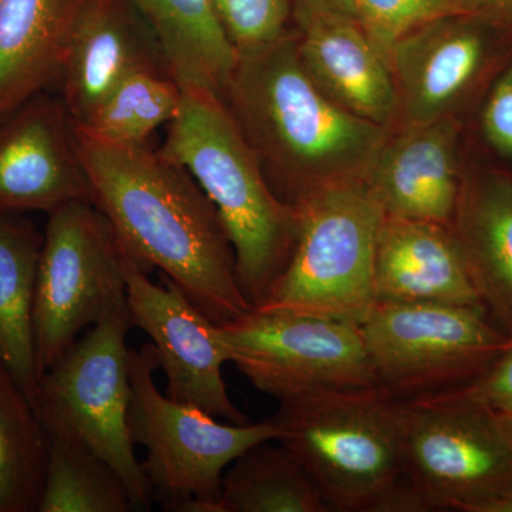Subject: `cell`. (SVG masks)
<instances>
[{
  "label": "cell",
  "mask_w": 512,
  "mask_h": 512,
  "mask_svg": "<svg viewBox=\"0 0 512 512\" xmlns=\"http://www.w3.org/2000/svg\"><path fill=\"white\" fill-rule=\"evenodd\" d=\"M92 202L141 271L158 269L215 325L254 309L210 198L187 170L148 143L107 144L74 126Z\"/></svg>",
  "instance_id": "obj_1"
},
{
  "label": "cell",
  "mask_w": 512,
  "mask_h": 512,
  "mask_svg": "<svg viewBox=\"0 0 512 512\" xmlns=\"http://www.w3.org/2000/svg\"><path fill=\"white\" fill-rule=\"evenodd\" d=\"M224 101L276 197L291 207L320 188L363 180L392 133L316 86L292 30L237 56Z\"/></svg>",
  "instance_id": "obj_2"
},
{
  "label": "cell",
  "mask_w": 512,
  "mask_h": 512,
  "mask_svg": "<svg viewBox=\"0 0 512 512\" xmlns=\"http://www.w3.org/2000/svg\"><path fill=\"white\" fill-rule=\"evenodd\" d=\"M161 153L183 165L205 192L235 255L239 288L254 308L285 271L298 238L295 208L276 197L227 104L202 87H183Z\"/></svg>",
  "instance_id": "obj_3"
},
{
  "label": "cell",
  "mask_w": 512,
  "mask_h": 512,
  "mask_svg": "<svg viewBox=\"0 0 512 512\" xmlns=\"http://www.w3.org/2000/svg\"><path fill=\"white\" fill-rule=\"evenodd\" d=\"M272 420L330 511L377 512L404 478L403 402L383 387L279 402Z\"/></svg>",
  "instance_id": "obj_4"
},
{
  "label": "cell",
  "mask_w": 512,
  "mask_h": 512,
  "mask_svg": "<svg viewBox=\"0 0 512 512\" xmlns=\"http://www.w3.org/2000/svg\"><path fill=\"white\" fill-rule=\"evenodd\" d=\"M298 238L261 311L360 325L375 305V251L384 212L365 181L328 185L295 207Z\"/></svg>",
  "instance_id": "obj_5"
},
{
  "label": "cell",
  "mask_w": 512,
  "mask_h": 512,
  "mask_svg": "<svg viewBox=\"0 0 512 512\" xmlns=\"http://www.w3.org/2000/svg\"><path fill=\"white\" fill-rule=\"evenodd\" d=\"M131 328L126 296L39 377L35 409L47 433L69 437L104 458L123 478L136 511H150L153 488L127 423Z\"/></svg>",
  "instance_id": "obj_6"
},
{
  "label": "cell",
  "mask_w": 512,
  "mask_h": 512,
  "mask_svg": "<svg viewBox=\"0 0 512 512\" xmlns=\"http://www.w3.org/2000/svg\"><path fill=\"white\" fill-rule=\"evenodd\" d=\"M153 345L130 350L128 431L134 446L147 448L141 463L164 511L215 512L229 464L262 441H276L274 420L224 424L200 409L160 393Z\"/></svg>",
  "instance_id": "obj_7"
},
{
  "label": "cell",
  "mask_w": 512,
  "mask_h": 512,
  "mask_svg": "<svg viewBox=\"0 0 512 512\" xmlns=\"http://www.w3.org/2000/svg\"><path fill=\"white\" fill-rule=\"evenodd\" d=\"M404 480L427 511L480 512L512 493V419L461 390L402 400Z\"/></svg>",
  "instance_id": "obj_8"
},
{
  "label": "cell",
  "mask_w": 512,
  "mask_h": 512,
  "mask_svg": "<svg viewBox=\"0 0 512 512\" xmlns=\"http://www.w3.org/2000/svg\"><path fill=\"white\" fill-rule=\"evenodd\" d=\"M359 328L377 386L400 400L466 386L512 343L485 309L444 303H375Z\"/></svg>",
  "instance_id": "obj_9"
},
{
  "label": "cell",
  "mask_w": 512,
  "mask_h": 512,
  "mask_svg": "<svg viewBox=\"0 0 512 512\" xmlns=\"http://www.w3.org/2000/svg\"><path fill=\"white\" fill-rule=\"evenodd\" d=\"M47 215L33 306L37 380L127 296L124 251L103 212L72 201Z\"/></svg>",
  "instance_id": "obj_10"
},
{
  "label": "cell",
  "mask_w": 512,
  "mask_h": 512,
  "mask_svg": "<svg viewBox=\"0 0 512 512\" xmlns=\"http://www.w3.org/2000/svg\"><path fill=\"white\" fill-rule=\"evenodd\" d=\"M217 326L229 362L278 402L377 386L359 325L254 308Z\"/></svg>",
  "instance_id": "obj_11"
},
{
  "label": "cell",
  "mask_w": 512,
  "mask_h": 512,
  "mask_svg": "<svg viewBox=\"0 0 512 512\" xmlns=\"http://www.w3.org/2000/svg\"><path fill=\"white\" fill-rule=\"evenodd\" d=\"M128 309L151 338L170 399L234 424L251 423L229 399L222 366L229 362L218 326L198 311L167 276L154 284L124 252Z\"/></svg>",
  "instance_id": "obj_12"
},
{
  "label": "cell",
  "mask_w": 512,
  "mask_h": 512,
  "mask_svg": "<svg viewBox=\"0 0 512 512\" xmlns=\"http://www.w3.org/2000/svg\"><path fill=\"white\" fill-rule=\"evenodd\" d=\"M511 39L473 13L433 20L402 37L387 59L399 99V127L454 117Z\"/></svg>",
  "instance_id": "obj_13"
},
{
  "label": "cell",
  "mask_w": 512,
  "mask_h": 512,
  "mask_svg": "<svg viewBox=\"0 0 512 512\" xmlns=\"http://www.w3.org/2000/svg\"><path fill=\"white\" fill-rule=\"evenodd\" d=\"M90 201L89 180L62 97H33L0 120V215Z\"/></svg>",
  "instance_id": "obj_14"
},
{
  "label": "cell",
  "mask_w": 512,
  "mask_h": 512,
  "mask_svg": "<svg viewBox=\"0 0 512 512\" xmlns=\"http://www.w3.org/2000/svg\"><path fill=\"white\" fill-rule=\"evenodd\" d=\"M143 67L170 70L156 32L136 6L83 0L57 79L73 123L86 120L123 77Z\"/></svg>",
  "instance_id": "obj_15"
},
{
  "label": "cell",
  "mask_w": 512,
  "mask_h": 512,
  "mask_svg": "<svg viewBox=\"0 0 512 512\" xmlns=\"http://www.w3.org/2000/svg\"><path fill=\"white\" fill-rule=\"evenodd\" d=\"M463 175L460 126L447 117L392 131L363 181L387 217L450 227Z\"/></svg>",
  "instance_id": "obj_16"
},
{
  "label": "cell",
  "mask_w": 512,
  "mask_h": 512,
  "mask_svg": "<svg viewBox=\"0 0 512 512\" xmlns=\"http://www.w3.org/2000/svg\"><path fill=\"white\" fill-rule=\"evenodd\" d=\"M306 72L330 100L349 113L392 131L399 99L389 64L356 18L343 13L293 16Z\"/></svg>",
  "instance_id": "obj_17"
},
{
  "label": "cell",
  "mask_w": 512,
  "mask_h": 512,
  "mask_svg": "<svg viewBox=\"0 0 512 512\" xmlns=\"http://www.w3.org/2000/svg\"><path fill=\"white\" fill-rule=\"evenodd\" d=\"M375 301L485 309L450 227L384 215L377 235Z\"/></svg>",
  "instance_id": "obj_18"
},
{
  "label": "cell",
  "mask_w": 512,
  "mask_h": 512,
  "mask_svg": "<svg viewBox=\"0 0 512 512\" xmlns=\"http://www.w3.org/2000/svg\"><path fill=\"white\" fill-rule=\"evenodd\" d=\"M450 228L485 311L512 339V175L464 173Z\"/></svg>",
  "instance_id": "obj_19"
},
{
  "label": "cell",
  "mask_w": 512,
  "mask_h": 512,
  "mask_svg": "<svg viewBox=\"0 0 512 512\" xmlns=\"http://www.w3.org/2000/svg\"><path fill=\"white\" fill-rule=\"evenodd\" d=\"M83 0H0V120L59 79Z\"/></svg>",
  "instance_id": "obj_20"
},
{
  "label": "cell",
  "mask_w": 512,
  "mask_h": 512,
  "mask_svg": "<svg viewBox=\"0 0 512 512\" xmlns=\"http://www.w3.org/2000/svg\"><path fill=\"white\" fill-rule=\"evenodd\" d=\"M43 234L22 214L0 215V357L35 406L33 306Z\"/></svg>",
  "instance_id": "obj_21"
},
{
  "label": "cell",
  "mask_w": 512,
  "mask_h": 512,
  "mask_svg": "<svg viewBox=\"0 0 512 512\" xmlns=\"http://www.w3.org/2000/svg\"><path fill=\"white\" fill-rule=\"evenodd\" d=\"M160 40L181 87H202L224 100L237 53L215 18L211 0H130Z\"/></svg>",
  "instance_id": "obj_22"
},
{
  "label": "cell",
  "mask_w": 512,
  "mask_h": 512,
  "mask_svg": "<svg viewBox=\"0 0 512 512\" xmlns=\"http://www.w3.org/2000/svg\"><path fill=\"white\" fill-rule=\"evenodd\" d=\"M271 441L248 448L229 464L215 512H329L298 458Z\"/></svg>",
  "instance_id": "obj_23"
},
{
  "label": "cell",
  "mask_w": 512,
  "mask_h": 512,
  "mask_svg": "<svg viewBox=\"0 0 512 512\" xmlns=\"http://www.w3.org/2000/svg\"><path fill=\"white\" fill-rule=\"evenodd\" d=\"M49 436L28 394L0 357V512H37Z\"/></svg>",
  "instance_id": "obj_24"
},
{
  "label": "cell",
  "mask_w": 512,
  "mask_h": 512,
  "mask_svg": "<svg viewBox=\"0 0 512 512\" xmlns=\"http://www.w3.org/2000/svg\"><path fill=\"white\" fill-rule=\"evenodd\" d=\"M183 87L164 67H143L120 80L82 123L87 136L107 144H143L180 109Z\"/></svg>",
  "instance_id": "obj_25"
},
{
  "label": "cell",
  "mask_w": 512,
  "mask_h": 512,
  "mask_svg": "<svg viewBox=\"0 0 512 512\" xmlns=\"http://www.w3.org/2000/svg\"><path fill=\"white\" fill-rule=\"evenodd\" d=\"M49 436L45 487L37 512H128L136 510L120 474L83 444Z\"/></svg>",
  "instance_id": "obj_26"
},
{
  "label": "cell",
  "mask_w": 512,
  "mask_h": 512,
  "mask_svg": "<svg viewBox=\"0 0 512 512\" xmlns=\"http://www.w3.org/2000/svg\"><path fill=\"white\" fill-rule=\"evenodd\" d=\"M355 16L384 60L393 46L413 30L461 13H471L463 0H353Z\"/></svg>",
  "instance_id": "obj_27"
},
{
  "label": "cell",
  "mask_w": 512,
  "mask_h": 512,
  "mask_svg": "<svg viewBox=\"0 0 512 512\" xmlns=\"http://www.w3.org/2000/svg\"><path fill=\"white\" fill-rule=\"evenodd\" d=\"M211 5L237 56L272 45L291 32L292 0H211Z\"/></svg>",
  "instance_id": "obj_28"
},
{
  "label": "cell",
  "mask_w": 512,
  "mask_h": 512,
  "mask_svg": "<svg viewBox=\"0 0 512 512\" xmlns=\"http://www.w3.org/2000/svg\"><path fill=\"white\" fill-rule=\"evenodd\" d=\"M481 127L487 143L512 163V60L495 79L485 101Z\"/></svg>",
  "instance_id": "obj_29"
},
{
  "label": "cell",
  "mask_w": 512,
  "mask_h": 512,
  "mask_svg": "<svg viewBox=\"0 0 512 512\" xmlns=\"http://www.w3.org/2000/svg\"><path fill=\"white\" fill-rule=\"evenodd\" d=\"M458 390L512 419V343L483 375Z\"/></svg>",
  "instance_id": "obj_30"
},
{
  "label": "cell",
  "mask_w": 512,
  "mask_h": 512,
  "mask_svg": "<svg viewBox=\"0 0 512 512\" xmlns=\"http://www.w3.org/2000/svg\"><path fill=\"white\" fill-rule=\"evenodd\" d=\"M463 2L473 15L493 23L494 26L512 36V0H463Z\"/></svg>",
  "instance_id": "obj_31"
},
{
  "label": "cell",
  "mask_w": 512,
  "mask_h": 512,
  "mask_svg": "<svg viewBox=\"0 0 512 512\" xmlns=\"http://www.w3.org/2000/svg\"><path fill=\"white\" fill-rule=\"evenodd\" d=\"M293 16L311 12H335L355 16L353 0H292Z\"/></svg>",
  "instance_id": "obj_32"
},
{
  "label": "cell",
  "mask_w": 512,
  "mask_h": 512,
  "mask_svg": "<svg viewBox=\"0 0 512 512\" xmlns=\"http://www.w3.org/2000/svg\"><path fill=\"white\" fill-rule=\"evenodd\" d=\"M480 512H512V493L484 505Z\"/></svg>",
  "instance_id": "obj_33"
}]
</instances>
